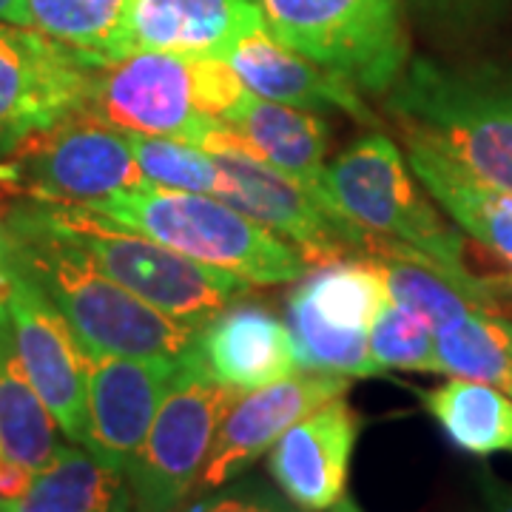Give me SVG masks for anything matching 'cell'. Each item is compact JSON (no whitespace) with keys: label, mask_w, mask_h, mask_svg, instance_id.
<instances>
[{"label":"cell","mask_w":512,"mask_h":512,"mask_svg":"<svg viewBox=\"0 0 512 512\" xmlns=\"http://www.w3.org/2000/svg\"><path fill=\"white\" fill-rule=\"evenodd\" d=\"M0 256L52 302L86 359H180L197 339V328L151 308L97 271L77 248L49 234L23 200L0 214Z\"/></svg>","instance_id":"1"},{"label":"cell","mask_w":512,"mask_h":512,"mask_svg":"<svg viewBox=\"0 0 512 512\" xmlns=\"http://www.w3.org/2000/svg\"><path fill=\"white\" fill-rule=\"evenodd\" d=\"M322 200L333 211L382 239L387 254L410 256L436 268L478 305L501 313L510 291L478 276L467 262L464 239L441 217L404 151L382 131H370L325 165ZM384 254V256H387Z\"/></svg>","instance_id":"2"},{"label":"cell","mask_w":512,"mask_h":512,"mask_svg":"<svg viewBox=\"0 0 512 512\" xmlns=\"http://www.w3.org/2000/svg\"><path fill=\"white\" fill-rule=\"evenodd\" d=\"M384 100L404 143L430 148L481 183L512 191V69L419 57Z\"/></svg>","instance_id":"3"},{"label":"cell","mask_w":512,"mask_h":512,"mask_svg":"<svg viewBox=\"0 0 512 512\" xmlns=\"http://www.w3.org/2000/svg\"><path fill=\"white\" fill-rule=\"evenodd\" d=\"M83 208L251 285L299 282L311 271V259L296 245L211 194L140 185Z\"/></svg>","instance_id":"4"},{"label":"cell","mask_w":512,"mask_h":512,"mask_svg":"<svg viewBox=\"0 0 512 512\" xmlns=\"http://www.w3.org/2000/svg\"><path fill=\"white\" fill-rule=\"evenodd\" d=\"M23 205L49 234L77 248L97 271L140 296L151 308L200 330L231 302L251 293V282L160 245L83 205L26 200Z\"/></svg>","instance_id":"5"},{"label":"cell","mask_w":512,"mask_h":512,"mask_svg":"<svg viewBox=\"0 0 512 512\" xmlns=\"http://www.w3.org/2000/svg\"><path fill=\"white\" fill-rule=\"evenodd\" d=\"M262 9L279 43L359 92L387 94L410 63L402 0H262Z\"/></svg>","instance_id":"6"},{"label":"cell","mask_w":512,"mask_h":512,"mask_svg":"<svg viewBox=\"0 0 512 512\" xmlns=\"http://www.w3.org/2000/svg\"><path fill=\"white\" fill-rule=\"evenodd\" d=\"M242 390L211 379L191 348L180 356V373L165 393L126 481L134 512H183L200 484L214 436Z\"/></svg>","instance_id":"7"},{"label":"cell","mask_w":512,"mask_h":512,"mask_svg":"<svg viewBox=\"0 0 512 512\" xmlns=\"http://www.w3.org/2000/svg\"><path fill=\"white\" fill-rule=\"evenodd\" d=\"M387 279L376 259H330L299 279L285 305L299 370L345 379H373L370 325L387 299Z\"/></svg>","instance_id":"8"},{"label":"cell","mask_w":512,"mask_h":512,"mask_svg":"<svg viewBox=\"0 0 512 512\" xmlns=\"http://www.w3.org/2000/svg\"><path fill=\"white\" fill-rule=\"evenodd\" d=\"M202 148L222 171L217 197L274 231L276 237L288 239L308 259L330 262L353 254L379 259L384 254L382 239L367 234L365 228L259 160L237 131L220 123L205 137Z\"/></svg>","instance_id":"9"},{"label":"cell","mask_w":512,"mask_h":512,"mask_svg":"<svg viewBox=\"0 0 512 512\" xmlns=\"http://www.w3.org/2000/svg\"><path fill=\"white\" fill-rule=\"evenodd\" d=\"M0 185L26 200L89 205L148 183L126 131L83 109L6 154Z\"/></svg>","instance_id":"10"},{"label":"cell","mask_w":512,"mask_h":512,"mask_svg":"<svg viewBox=\"0 0 512 512\" xmlns=\"http://www.w3.org/2000/svg\"><path fill=\"white\" fill-rule=\"evenodd\" d=\"M94 72L49 35L0 20V160L86 109Z\"/></svg>","instance_id":"11"},{"label":"cell","mask_w":512,"mask_h":512,"mask_svg":"<svg viewBox=\"0 0 512 512\" xmlns=\"http://www.w3.org/2000/svg\"><path fill=\"white\" fill-rule=\"evenodd\" d=\"M86 111L120 131L174 137L200 148L220 126L197 106L191 57L151 49L97 69Z\"/></svg>","instance_id":"12"},{"label":"cell","mask_w":512,"mask_h":512,"mask_svg":"<svg viewBox=\"0 0 512 512\" xmlns=\"http://www.w3.org/2000/svg\"><path fill=\"white\" fill-rule=\"evenodd\" d=\"M3 259V256H0ZM6 265V259H3ZM9 313L20 365L72 444H89V359L66 319L35 285L9 268Z\"/></svg>","instance_id":"13"},{"label":"cell","mask_w":512,"mask_h":512,"mask_svg":"<svg viewBox=\"0 0 512 512\" xmlns=\"http://www.w3.org/2000/svg\"><path fill=\"white\" fill-rule=\"evenodd\" d=\"M348 387L350 379L345 376L299 370L274 384L245 390L222 419L197 490L211 493L237 481L265 453H271V447L296 421L345 396Z\"/></svg>","instance_id":"14"},{"label":"cell","mask_w":512,"mask_h":512,"mask_svg":"<svg viewBox=\"0 0 512 512\" xmlns=\"http://www.w3.org/2000/svg\"><path fill=\"white\" fill-rule=\"evenodd\" d=\"M180 359H89V444L86 450L126 476L146 441Z\"/></svg>","instance_id":"15"},{"label":"cell","mask_w":512,"mask_h":512,"mask_svg":"<svg viewBox=\"0 0 512 512\" xmlns=\"http://www.w3.org/2000/svg\"><path fill=\"white\" fill-rule=\"evenodd\" d=\"M362 416L345 396L299 419L276 441L268 473L299 512H330L348 495V476Z\"/></svg>","instance_id":"16"},{"label":"cell","mask_w":512,"mask_h":512,"mask_svg":"<svg viewBox=\"0 0 512 512\" xmlns=\"http://www.w3.org/2000/svg\"><path fill=\"white\" fill-rule=\"evenodd\" d=\"M225 60L256 97L316 114L342 111L356 123L376 126V114L367 109L353 80L279 43L268 23L242 37Z\"/></svg>","instance_id":"17"},{"label":"cell","mask_w":512,"mask_h":512,"mask_svg":"<svg viewBox=\"0 0 512 512\" xmlns=\"http://www.w3.org/2000/svg\"><path fill=\"white\" fill-rule=\"evenodd\" d=\"M194 353L211 379L242 393L299 373L285 319L245 296L197 330Z\"/></svg>","instance_id":"18"},{"label":"cell","mask_w":512,"mask_h":512,"mask_svg":"<svg viewBox=\"0 0 512 512\" xmlns=\"http://www.w3.org/2000/svg\"><path fill=\"white\" fill-rule=\"evenodd\" d=\"M259 26L262 0H131L134 46L151 52L228 57Z\"/></svg>","instance_id":"19"},{"label":"cell","mask_w":512,"mask_h":512,"mask_svg":"<svg viewBox=\"0 0 512 512\" xmlns=\"http://www.w3.org/2000/svg\"><path fill=\"white\" fill-rule=\"evenodd\" d=\"M225 126L237 131L259 160L322 200L325 154L330 148V126L322 114L248 92Z\"/></svg>","instance_id":"20"},{"label":"cell","mask_w":512,"mask_h":512,"mask_svg":"<svg viewBox=\"0 0 512 512\" xmlns=\"http://www.w3.org/2000/svg\"><path fill=\"white\" fill-rule=\"evenodd\" d=\"M404 146L413 174L441 211L507 268L504 285L512 293V191L481 183L430 148Z\"/></svg>","instance_id":"21"},{"label":"cell","mask_w":512,"mask_h":512,"mask_svg":"<svg viewBox=\"0 0 512 512\" xmlns=\"http://www.w3.org/2000/svg\"><path fill=\"white\" fill-rule=\"evenodd\" d=\"M0 512H131L123 473L111 470L80 444H60L15 498H0Z\"/></svg>","instance_id":"22"},{"label":"cell","mask_w":512,"mask_h":512,"mask_svg":"<svg viewBox=\"0 0 512 512\" xmlns=\"http://www.w3.org/2000/svg\"><path fill=\"white\" fill-rule=\"evenodd\" d=\"M57 421L20 365L9 299L0 305V453L26 470H43L60 450Z\"/></svg>","instance_id":"23"},{"label":"cell","mask_w":512,"mask_h":512,"mask_svg":"<svg viewBox=\"0 0 512 512\" xmlns=\"http://www.w3.org/2000/svg\"><path fill=\"white\" fill-rule=\"evenodd\" d=\"M424 410L470 456H512V396L495 384L450 376L421 393Z\"/></svg>","instance_id":"24"},{"label":"cell","mask_w":512,"mask_h":512,"mask_svg":"<svg viewBox=\"0 0 512 512\" xmlns=\"http://www.w3.org/2000/svg\"><path fill=\"white\" fill-rule=\"evenodd\" d=\"M32 26L103 69L137 52L131 37V0H29Z\"/></svg>","instance_id":"25"},{"label":"cell","mask_w":512,"mask_h":512,"mask_svg":"<svg viewBox=\"0 0 512 512\" xmlns=\"http://www.w3.org/2000/svg\"><path fill=\"white\" fill-rule=\"evenodd\" d=\"M436 333L439 373L464 376L507 390L512 382V322L498 311L473 305Z\"/></svg>","instance_id":"26"},{"label":"cell","mask_w":512,"mask_h":512,"mask_svg":"<svg viewBox=\"0 0 512 512\" xmlns=\"http://www.w3.org/2000/svg\"><path fill=\"white\" fill-rule=\"evenodd\" d=\"M126 134L148 185L217 197L222 188V171L205 148L174 137H148L131 131Z\"/></svg>","instance_id":"27"},{"label":"cell","mask_w":512,"mask_h":512,"mask_svg":"<svg viewBox=\"0 0 512 512\" xmlns=\"http://www.w3.org/2000/svg\"><path fill=\"white\" fill-rule=\"evenodd\" d=\"M370 359L382 373L387 370L439 373L436 333L424 319L387 296L370 325Z\"/></svg>","instance_id":"28"},{"label":"cell","mask_w":512,"mask_h":512,"mask_svg":"<svg viewBox=\"0 0 512 512\" xmlns=\"http://www.w3.org/2000/svg\"><path fill=\"white\" fill-rule=\"evenodd\" d=\"M188 512H296L285 495L271 493L259 481L225 484L220 490L205 493Z\"/></svg>","instance_id":"29"},{"label":"cell","mask_w":512,"mask_h":512,"mask_svg":"<svg viewBox=\"0 0 512 512\" xmlns=\"http://www.w3.org/2000/svg\"><path fill=\"white\" fill-rule=\"evenodd\" d=\"M416 3L427 12H439V15L456 18V15H476V12L493 6L498 0H416Z\"/></svg>","instance_id":"30"},{"label":"cell","mask_w":512,"mask_h":512,"mask_svg":"<svg viewBox=\"0 0 512 512\" xmlns=\"http://www.w3.org/2000/svg\"><path fill=\"white\" fill-rule=\"evenodd\" d=\"M481 490H484V512H512V484L484 476Z\"/></svg>","instance_id":"31"},{"label":"cell","mask_w":512,"mask_h":512,"mask_svg":"<svg viewBox=\"0 0 512 512\" xmlns=\"http://www.w3.org/2000/svg\"><path fill=\"white\" fill-rule=\"evenodd\" d=\"M0 20L35 29L32 26V12H29V0H0Z\"/></svg>","instance_id":"32"},{"label":"cell","mask_w":512,"mask_h":512,"mask_svg":"<svg viewBox=\"0 0 512 512\" xmlns=\"http://www.w3.org/2000/svg\"><path fill=\"white\" fill-rule=\"evenodd\" d=\"M330 512H362V510H359V507H356V504L350 501L348 495H345V498H342V501H339V504H336V507H333Z\"/></svg>","instance_id":"33"},{"label":"cell","mask_w":512,"mask_h":512,"mask_svg":"<svg viewBox=\"0 0 512 512\" xmlns=\"http://www.w3.org/2000/svg\"><path fill=\"white\" fill-rule=\"evenodd\" d=\"M507 393H510V396H512V382H510V387H507Z\"/></svg>","instance_id":"34"}]
</instances>
